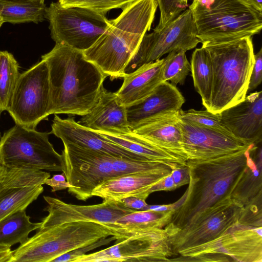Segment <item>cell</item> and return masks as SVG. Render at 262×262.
I'll use <instances>...</instances> for the list:
<instances>
[{"label": "cell", "mask_w": 262, "mask_h": 262, "mask_svg": "<svg viewBox=\"0 0 262 262\" xmlns=\"http://www.w3.org/2000/svg\"><path fill=\"white\" fill-rule=\"evenodd\" d=\"M7 168L3 166L0 164V179L5 172Z\"/></svg>", "instance_id": "obj_44"}, {"label": "cell", "mask_w": 262, "mask_h": 262, "mask_svg": "<svg viewBox=\"0 0 262 262\" xmlns=\"http://www.w3.org/2000/svg\"><path fill=\"white\" fill-rule=\"evenodd\" d=\"M45 184L51 187L52 192L66 189L70 187V184L63 172L61 174H54L52 178L47 179Z\"/></svg>", "instance_id": "obj_39"}, {"label": "cell", "mask_w": 262, "mask_h": 262, "mask_svg": "<svg viewBox=\"0 0 262 262\" xmlns=\"http://www.w3.org/2000/svg\"><path fill=\"white\" fill-rule=\"evenodd\" d=\"M262 81V49L254 54V62L250 76L248 92L255 89Z\"/></svg>", "instance_id": "obj_37"}, {"label": "cell", "mask_w": 262, "mask_h": 262, "mask_svg": "<svg viewBox=\"0 0 262 262\" xmlns=\"http://www.w3.org/2000/svg\"><path fill=\"white\" fill-rule=\"evenodd\" d=\"M170 174L176 188L188 184L189 176L186 164L177 166L172 169Z\"/></svg>", "instance_id": "obj_38"}, {"label": "cell", "mask_w": 262, "mask_h": 262, "mask_svg": "<svg viewBox=\"0 0 262 262\" xmlns=\"http://www.w3.org/2000/svg\"><path fill=\"white\" fill-rule=\"evenodd\" d=\"M160 10L159 21L155 30L163 28L188 7V0H156Z\"/></svg>", "instance_id": "obj_35"}, {"label": "cell", "mask_w": 262, "mask_h": 262, "mask_svg": "<svg viewBox=\"0 0 262 262\" xmlns=\"http://www.w3.org/2000/svg\"><path fill=\"white\" fill-rule=\"evenodd\" d=\"M220 114L222 123L234 136L251 145L261 142V91L251 93Z\"/></svg>", "instance_id": "obj_19"}, {"label": "cell", "mask_w": 262, "mask_h": 262, "mask_svg": "<svg viewBox=\"0 0 262 262\" xmlns=\"http://www.w3.org/2000/svg\"><path fill=\"white\" fill-rule=\"evenodd\" d=\"M78 122L95 131L118 134L132 131L128 124L126 107L120 103L116 92L108 91L103 86L96 104Z\"/></svg>", "instance_id": "obj_21"}, {"label": "cell", "mask_w": 262, "mask_h": 262, "mask_svg": "<svg viewBox=\"0 0 262 262\" xmlns=\"http://www.w3.org/2000/svg\"><path fill=\"white\" fill-rule=\"evenodd\" d=\"M2 113V111H1V110L0 108V116H1V114ZM0 138H1V133H0Z\"/></svg>", "instance_id": "obj_47"}, {"label": "cell", "mask_w": 262, "mask_h": 262, "mask_svg": "<svg viewBox=\"0 0 262 262\" xmlns=\"http://www.w3.org/2000/svg\"><path fill=\"white\" fill-rule=\"evenodd\" d=\"M189 9L202 44L251 37L262 28V13L245 0H193Z\"/></svg>", "instance_id": "obj_5"}, {"label": "cell", "mask_w": 262, "mask_h": 262, "mask_svg": "<svg viewBox=\"0 0 262 262\" xmlns=\"http://www.w3.org/2000/svg\"><path fill=\"white\" fill-rule=\"evenodd\" d=\"M174 211L136 210L104 225L119 241L140 232L164 228L170 222Z\"/></svg>", "instance_id": "obj_25"}, {"label": "cell", "mask_w": 262, "mask_h": 262, "mask_svg": "<svg viewBox=\"0 0 262 262\" xmlns=\"http://www.w3.org/2000/svg\"><path fill=\"white\" fill-rule=\"evenodd\" d=\"M211 57L213 72L210 106L215 114L243 101L247 96L254 62L251 37L202 44Z\"/></svg>", "instance_id": "obj_4"}, {"label": "cell", "mask_w": 262, "mask_h": 262, "mask_svg": "<svg viewBox=\"0 0 262 262\" xmlns=\"http://www.w3.org/2000/svg\"><path fill=\"white\" fill-rule=\"evenodd\" d=\"M190 71V63L188 61L184 51H172L164 58V81H170L174 85H183Z\"/></svg>", "instance_id": "obj_32"}, {"label": "cell", "mask_w": 262, "mask_h": 262, "mask_svg": "<svg viewBox=\"0 0 262 262\" xmlns=\"http://www.w3.org/2000/svg\"><path fill=\"white\" fill-rule=\"evenodd\" d=\"M44 3L28 0H0V17L13 24L38 23L46 18Z\"/></svg>", "instance_id": "obj_29"}, {"label": "cell", "mask_w": 262, "mask_h": 262, "mask_svg": "<svg viewBox=\"0 0 262 262\" xmlns=\"http://www.w3.org/2000/svg\"><path fill=\"white\" fill-rule=\"evenodd\" d=\"M179 125L182 134L181 145L187 160L214 158L255 146L231 134L194 125L180 118Z\"/></svg>", "instance_id": "obj_15"}, {"label": "cell", "mask_w": 262, "mask_h": 262, "mask_svg": "<svg viewBox=\"0 0 262 262\" xmlns=\"http://www.w3.org/2000/svg\"><path fill=\"white\" fill-rule=\"evenodd\" d=\"M113 246L76 258L73 262L169 261L173 255L164 228L147 230Z\"/></svg>", "instance_id": "obj_14"}, {"label": "cell", "mask_w": 262, "mask_h": 262, "mask_svg": "<svg viewBox=\"0 0 262 262\" xmlns=\"http://www.w3.org/2000/svg\"><path fill=\"white\" fill-rule=\"evenodd\" d=\"M200 42L190 10L187 8L160 30L146 33L125 70L131 73L172 51L191 50Z\"/></svg>", "instance_id": "obj_12"}, {"label": "cell", "mask_w": 262, "mask_h": 262, "mask_svg": "<svg viewBox=\"0 0 262 262\" xmlns=\"http://www.w3.org/2000/svg\"><path fill=\"white\" fill-rule=\"evenodd\" d=\"M256 161L251 157L245 171L235 185L231 198L244 206L262 192L261 149L256 153Z\"/></svg>", "instance_id": "obj_30"}, {"label": "cell", "mask_w": 262, "mask_h": 262, "mask_svg": "<svg viewBox=\"0 0 262 262\" xmlns=\"http://www.w3.org/2000/svg\"><path fill=\"white\" fill-rule=\"evenodd\" d=\"M63 144L62 172L70 184L69 192L78 200L91 198L96 187L117 177L114 169V156Z\"/></svg>", "instance_id": "obj_11"}, {"label": "cell", "mask_w": 262, "mask_h": 262, "mask_svg": "<svg viewBox=\"0 0 262 262\" xmlns=\"http://www.w3.org/2000/svg\"><path fill=\"white\" fill-rule=\"evenodd\" d=\"M41 59L49 70L50 115L88 113L97 103L107 77L85 58L82 51L64 45L55 43Z\"/></svg>", "instance_id": "obj_1"}, {"label": "cell", "mask_w": 262, "mask_h": 262, "mask_svg": "<svg viewBox=\"0 0 262 262\" xmlns=\"http://www.w3.org/2000/svg\"><path fill=\"white\" fill-rule=\"evenodd\" d=\"M46 18L56 43L82 52L90 48L110 25L105 14L83 7H64L58 2L47 7Z\"/></svg>", "instance_id": "obj_8"}, {"label": "cell", "mask_w": 262, "mask_h": 262, "mask_svg": "<svg viewBox=\"0 0 262 262\" xmlns=\"http://www.w3.org/2000/svg\"><path fill=\"white\" fill-rule=\"evenodd\" d=\"M43 199L48 204L44 210L48 214L42 219L41 228L77 221L112 224L123 215L136 211L125 207L121 202L78 205L49 196H44Z\"/></svg>", "instance_id": "obj_17"}, {"label": "cell", "mask_w": 262, "mask_h": 262, "mask_svg": "<svg viewBox=\"0 0 262 262\" xmlns=\"http://www.w3.org/2000/svg\"><path fill=\"white\" fill-rule=\"evenodd\" d=\"M41 222L33 223L26 210L11 214L0 221V250L26 242L29 234L40 228Z\"/></svg>", "instance_id": "obj_27"}, {"label": "cell", "mask_w": 262, "mask_h": 262, "mask_svg": "<svg viewBox=\"0 0 262 262\" xmlns=\"http://www.w3.org/2000/svg\"><path fill=\"white\" fill-rule=\"evenodd\" d=\"M115 144L148 160L176 164H181L173 157L155 146L133 131L125 134L96 131Z\"/></svg>", "instance_id": "obj_26"}, {"label": "cell", "mask_w": 262, "mask_h": 262, "mask_svg": "<svg viewBox=\"0 0 262 262\" xmlns=\"http://www.w3.org/2000/svg\"><path fill=\"white\" fill-rule=\"evenodd\" d=\"M190 66L194 86L201 97L203 105L208 110L210 106L213 72L210 56L204 47L194 50L191 56Z\"/></svg>", "instance_id": "obj_28"}, {"label": "cell", "mask_w": 262, "mask_h": 262, "mask_svg": "<svg viewBox=\"0 0 262 262\" xmlns=\"http://www.w3.org/2000/svg\"><path fill=\"white\" fill-rule=\"evenodd\" d=\"M116 240L114 236L110 237L102 238L98 241L86 246L78 248L62 254L54 259L52 262H73L78 256L84 255L86 253L99 247L107 245L111 242Z\"/></svg>", "instance_id": "obj_36"}, {"label": "cell", "mask_w": 262, "mask_h": 262, "mask_svg": "<svg viewBox=\"0 0 262 262\" xmlns=\"http://www.w3.org/2000/svg\"><path fill=\"white\" fill-rule=\"evenodd\" d=\"M156 0H138L122 10L97 41L83 52L85 58L112 80L123 78L144 35L150 29Z\"/></svg>", "instance_id": "obj_3"}, {"label": "cell", "mask_w": 262, "mask_h": 262, "mask_svg": "<svg viewBox=\"0 0 262 262\" xmlns=\"http://www.w3.org/2000/svg\"><path fill=\"white\" fill-rule=\"evenodd\" d=\"M262 227L239 221L219 237L180 255L183 261L261 262Z\"/></svg>", "instance_id": "obj_9"}, {"label": "cell", "mask_w": 262, "mask_h": 262, "mask_svg": "<svg viewBox=\"0 0 262 262\" xmlns=\"http://www.w3.org/2000/svg\"><path fill=\"white\" fill-rule=\"evenodd\" d=\"M243 206L230 196L206 209L195 220L168 236L173 255L208 244L236 223Z\"/></svg>", "instance_id": "obj_13"}, {"label": "cell", "mask_w": 262, "mask_h": 262, "mask_svg": "<svg viewBox=\"0 0 262 262\" xmlns=\"http://www.w3.org/2000/svg\"><path fill=\"white\" fill-rule=\"evenodd\" d=\"M179 119V111L165 114L148 121L133 132L186 164L187 158L181 145Z\"/></svg>", "instance_id": "obj_22"}, {"label": "cell", "mask_w": 262, "mask_h": 262, "mask_svg": "<svg viewBox=\"0 0 262 262\" xmlns=\"http://www.w3.org/2000/svg\"><path fill=\"white\" fill-rule=\"evenodd\" d=\"M4 23L3 18L0 17V28L2 26L3 24Z\"/></svg>", "instance_id": "obj_45"}, {"label": "cell", "mask_w": 262, "mask_h": 262, "mask_svg": "<svg viewBox=\"0 0 262 262\" xmlns=\"http://www.w3.org/2000/svg\"><path fill=\"white\" fill-rule=\"evenodd\" d=\"M254 146L214 158L187 161L188 187L183 203L174 211L170 222L164 228L167 236L188 225L220 201L230 196L247 168Z\"/></svg>", "instance_id": "obj_2"}, {"label": "cell", "mask_w": 262, "mask_h": 262, "mask_svg": "<svg viewBox=\"0 0 262 262\" xmlns=\"http://www.w3.org/2000/svg\"><path fill=\"white\" fill-rule=\"evenodd\" d=\"M176 189L171 174L164 178L160 182L152 186L147 191L149 195L151 193L159 191L172 190Z\"/></svg>", "instance_id": "obj_40"}, {"label": "cell", "mask_w": 262, "mask_h": 262, "mask_svg": "<svg viewBox=\"0 0 262 262\" xmlns=\"http://www.w3.org/2000/svg\"><path fill=\"white\" fill-rule=\"evenodd\" d=\"M126 207L136 210H148L149 205L142 199L130 196L122 199L120 201Z\"/></svg>", "instance_id": "obj_41"}, {"label": "cell", "mask_w": 262, "mask_h": 262, "mask_svg": "<svg viewBox=\"0 0 262 262\" xmlns=\"http://www.w3.org/2000/svg\"><path fill=\"white\" fill-rule=\"evenodd\" d=\"M51 128L50 134L60 139L63 143L117 157L150 160L115 144L99 133L79 124L72 117L62 119L55 114Z\"/></svg>", "instance_id": "obj_18"}, {"label": "cell", "mask_w": 262, "mask_h": 262, "mask_svg": "<svg viewBox=\"0 0 262 262\" xmlns=\"http://www.w3.org/2000/svg\"><path fill=\"white\" fill-rule=\"evenodd\" d=\"M138 0H58L63 7H80L105 14L112 9L122 10Z\"/></svg>", "instance_id": "obj_34"}, {"label": "cell", "mask_w": 262, "mask_h": 262, "mask_svg": "<svg viewBox=\"0 0 262 262\" xmlns=\"http://www.w3.org/2000/svg\"><path fill=\"white\" fill-rule=\"evenodd\" d=\"M50 133L15 124L0 140V164L7 169L62 171V155L49 140Z\"/></svg>", "instance_id": "obj_7"}, {"label": "cell", "mask_w": 262, "mask_h": 262, "mask_svg": "<svg viewBox=\"0 0 262 262\" xmlns=\"http://www.w3.org/2000/svg\"><path fill=\"white\" fill-rule=\"evenodd\" d=\"M249 4L262 13V0H245Z\"/></svg>", "instance_id": "obj_43"}, {"label": "cell", "mask_w": 262, "mask_h": 262, "mask_svg": "<svg viewBox=\"0 0 262 262\" xmlns=\"http://www.w3.org/2000/svg\"><path fill=\"white\" fill-rule=\"evenodd\" d=\"M112 235L104 225L90 221L40 227L13 250V262H52L62 254Z\"/></svg>", "instance_id": "obj_6"}, {"label": "cell", "mask_w": 262, "mask_h": 262, "mask_svg": "<svg viewBox=\"0 0 262 262\" xmlns=\"http://www.w3.org/2000/svg\"><path fill=\"white\" fill-rule=\"evenodd\" d=\"M28 1H38V2H42V3H44V2H45V0H28Z\"/></svg>", "instance_id": "obj_46"}, {"label": "cell", "mask_w": 262, "mask_h": 262, "mask_svg": "<svg viewBox=\"0 0 262 262\" xmlns=\"http://www.w3.org/2000/svg\"><path fill=\"white\" fill-rule=\"evenodd\" d=\"M50 85L49 70L42 59L20 73L8 112L15 124L35 129L50 115Z\"/></svg>", "instance_id": "obj_10"}, {"label": "cell", "mask_w": 262, "mask_h": 262, "mask_svg": "<svg viewBox=\"0 0 262 262\" xmlns=\"http://www.w3.org/2000/svg\"><path fill=\"white\" fill-rule=\"evenodd\" d=\"M49 172L28 168L7 169L0 179V221L26 210L43 191Z\"/></svg>", "instance_id": "obj_16"}, {"label": "cell", "mask_w": 262, "mask_h": 262, "mask_svg": "<svg viewBox=\"0 0 262 262\" xmlns=\"http://www.w3.org/2000/svg\"><path fill=\"white\" fill-rule=\"evenodd\" d=\"M184 102L175 85L163 81L149 96L125 106L128 126L133 131L155 117L179 111Z\"/></svg>", "instance_id": "obj_20"}, {"label": "cell", "mask_w": 262, "mask_h": 262, "mask_svg": "<svg viewBox=\"0 0 262 262\" xmlns=\"http://www.w3.org/2000/svg\"><path fill=\"white\" fill-rule=\"evenodd\" d=\"M13 253L11 248L0 250V262H13Z\"/></svg>", "instance_id": "obj_42"}, {"label": "cell", "mask_w": 262, "mask_h": 262, "mask_svg": "<svg viewBox=\"0 0 262 262\" xmlns=\"http://www.w3.org/2000/svg\"><path fill=\"white\" fill-rule=\"evenodd\" d=\"M164 58L144 64L126 74L120 89L116 92L120 103L125 106L149 96L163 81Z\"/></svg>", "instance_id": "obj_24"}, {"label": "cell", "mask_w": 262, "mask_h": 262, "mask_svg": "<svg viewBox=\"0 0 262 262\" xmlns=\"http://www.w3.org/2000/svg\"><path fill=\"white\" fill-rule=\"evenodd\" d=\"M169 174L143 173L123 175L106 180L92 191V196L104 202H117L130 196L143 200L149 196L148 190Z\"/></svg>", "instance_id": "obj_23"}, {"label": "cell", "mask_w": 262, "mask_h": 262, "mask_svg": "<svg viewBox=\"0 0 262 262\" xmlns=\"http://www.w3.org/2000/svg\"><path fill=\"white\" fill-rule=\"evenodd\" d=\"M20 73L14 56L7 51H0V108L8 111L13 93Z\"/></svg>", "instance_id": "obj_31"}, {"label": "cell", "mask_w": 262, "mask_h": 262, "mask_svg": "<svg viewBox=\"0 0 262 262\" xmlns=\"http://www.w3.org/2000/svg\"><path fill=\"white\" fill-rule=\"evenodd\" d=\"M179 116L181 119L191 124L211 128L232 135L222 123L220 113H213L206 109L204 111H197L192 108L183 111L180 109Z\"/></svg>", "instance_id": "obj_33"}]
</instances>
